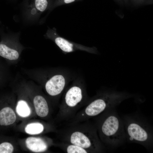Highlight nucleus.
Returning <instances> with one entry per match:
<instances>
[{
    "mask_svg": "<svg viewBox=\"0 0 153 153\" xmlns=\"http://www.w3.org/2000/svg\"><path fill=\"white\" fill-rule=\"evenodd\" d=\"M13 150V146L10 143L3 142L0 143V153H11Z\"/></svg>",
    "mask_w": 153,
    "mask_h": 153,
    "instance_id": "16",
    "label": "nucleus"
},
{
    "mask_svg": "<svg viewBox=\"0 0 153 153\" xmlns=\"http://www.w3.org/2000/svg\"><path fill=\"white\" fill-rule=\"evenodd\" d=\"M20 33H13L0 27V57L10 66L17 64L20 61L25 48L19 40Z\"/></svg>",
    "mask_w": 153,
    "mask_h": 153,
    "instance_id": "7",
    "label": "nucleus"
},
{
    "mask_svg": "<svg viewBox=\"0 0 153 153\" xmlns=\"http://www.w3.org/2000/svg\"><path fill=\"white\" fill-rule=\"evenodd\" d=\"M58 146L67 153H89L87 150L79 146L63 142L60 141Z\"/></svg>",
    "mask_w": 153,
    "mask_h": 153,
    "instance_id": "12",
    "label": "nucleus"
},
{
    "mask_svg": "<svg viewBox=\"0 0 153 153\" xmlns=\"http://www.w3.org/2000/svg\"><path fill=\"white\" fill-rule=\"evenodd\" d=\"M16 119L15 113L11 108L4 107L0 109V126H6L14 123Z\"/></svg>",
    "mask_w": 153,
    "mask_h": 153,
    "instance_id": "10",
    "label": "nucleus"
},
{
    "mask_svg": "<svg viewBox=\"0 0 153 153\" xmlns=\"http://www.w3.org/2000/svg\"><path fill=\"white\" fill-rule=\"evenodd\" d=\"M26 143L27 148L34 152H44L48 148L47 143L43 139L40 138L28 137L26 141Z\"/></svg>",
    "mask_w": 153,
    "mask_h": 153,
    "instance_id": "9",
    "label": "nucleus"
},
{
    "mask_svg": "<svg viewBox=\"0 0 153 153\" xmlns=\"http://www.w3.org/2000/svg\"><path fill=\"white\" fill-rule=\"evenodd\" d=\"M23 74L29 80L42 87L51 97L58 98L65 90L67 83V76L51 68H22Z\"/></svg>",
    "mask_w": 153,
    "mask_h": 153,
    "instance_id": "4",
    "label": "nucleus"
},
{
    "mask_svg": "<svg viewBox=\"0 0 153 153\" xmlns=\"http://www.w3.org/2000/svg\"><path fill=\"white\" fill-rule=\"evenodd\" d=\"M89 120L60 124V141L79 146L89 153H101L105 147L99 137L94 123Z\"/></svg>",
    "mask_w": 153,
    "mask_h": 153,
    "instance_id": "1",
    "label": "nucleus"
},
{
    "mask_svg": "<svg viewBox=\"0 0 153 153\" xmlns=\"http://www.w3.org/2000/svg\"><path fill=\"white\" fill-rule=\"evenodd\" d=\"M126 3L130 2L135 5H141L143 4L152 3V0H124Z\"/></svg>",
    "mask_w": 153,
    "mask_h": 153,
    "instance_id": "17",
    "label": "nucleus"
},
{
    "mask_svg": "<svg viewBox=\"0 0 153 153\" xmlns=\"http://www.w3.org/2000/svg\"><path fill=\"white\" fill-rule=\"evenodd\" d=\"M116 0L118 1H124V0Z\"/></svg>",
    "mask_w": 153,
    "mask_h": 153,
    "instance_id": "19",
    "label": "nucleus"
},
{
    "mask_svg": "<svg viewBox=\"0 0 153 153\" xmlns=\"http://www.w3.org/2000/svg\"><path fill=\"white\" fill-rule=\"evenodd\" d=\"M43 125L39 122L31 123L27 124L25 128V131L31 135L38 134L42 133L44 129Z\"/></svg>",
    "mask_w": 153,
    "mask_h": 153,
    "instance_id": "15",
    "label": "nucleus"
},
{
    "mask_svg": "<svg viewBox=\"0 0 153 153\" xmlns=\"http://www.w3.org/2000/svg\"><path fill=\"white\" fill-rule=\"evenodd\" d=\"M33 103L37 114L42 118L46 117L49 113V107L47 100L42 95L37 94L33 98Z\"/></svg>",
    "mask_w": 153,
    "mask_h": 153,
    "instance_id": "8",
    "label": "nucleus"
},
{
    "mask_svg": "<svg viewBox=\"0 0 153 153\" xmlns=\"http://www.w3.org/2000/svg\"><path fill=\"white\" fill-rule=\"evenodd\" d=\"M134 95L125 92L112 90L99 92L89 99L86 104L67 123H76L89 120L104 111L115 108L123 101Z\"/></svg>",
    "mask_w": 153,
    "mask_h": 153,
    "instance_id": "3",
    "label": "nucleus"
},
{
    "mask_svg": "<svg viewBox=\"0 0 153 153\" xmlns=\"http://www.w3.org/2000/svg\"><path fill=\"white\" fill-rule=\"evenodd\" d=\"M89 99L82 84L75 83L68 88L63 94L57 116L60 124L72 119Z\"/></svg>",
    "mask_w": 153,
    "mask_h": 153,
    "instance_id": "6",
    "label": "nucleus"
},
{
    "mask_svg": "<svg viewBox=\"0 0 153 153\" xmlns=\"http://www.w3.org/2000/svg\"><path fill=\"white\" fill-rule=\"evenodd\" d=\"M16 110L18 114L23 117L28 116L31 112L30 107L27 102L22 99H20L18 101Z\"/></svg>",
    "mask_w": 153,
    "mask_h": 153,
    "instance_id": "13",
    "label": "nucleus"
},
{
    "mask_svg": "<svg viewBox=\"0 0 153 153\" xmlns=\"http://www.w3.org/2000/svg\"><path fill=\"white\" fill-rule=\"evenodd\" d=\"M127 141L140 144L152 152L153 132L152 125L145 118L137 115H127L122 118Z\"/></svg>",
    "mask_w": 153,
    "mask_h": 153,
    "instance_id": "5",
    "label": "nucleus"
},
{
    "mask_svg": "<svg viewBox=\"0 0 153 153\" xmlns=\"http://www.w3.org/2000/svg\"><path fill=\"white\" fill-rule=\"evenodd\" d=\"M75 0H64V2L66 3H69L74 1Z\"/></svg>",
    "mask_w": 153,
    "mask_h": 153,
    "instance_id": "18",
    "label": "nucleus"
},
{
    "mask_svg": "<svg viewBox=\"0 0 153 153\" xmlns=\"http://www.w3.org/2000/svg\"><path fill=\"white\" fill-rule=\"evenodd\" d=\"M9 65L0 57V88L10 83L12 79Z\"/></svg>",
    "mask_w": 153,
    "mask_h": 153,
    "instance_id": "11",
    "label": "nucleus"
},
{
    "mask_svg": "<svg viewBox=\"0 0 153 153\" xmlns=\"http://www.w3.org/2000/svg\"><path fill=\"white\" fill-rule=\"evenodd\" d=\"M54 41L56 44L64 52H70L74 50L73 44L63 38L57 37L55 39Z\"/></svg>",
    "mask_w": 153,
    "mask_h": 153,
    "instance_id": "14",
    "label": "nucleus"
},
{
    "mask_svg": "<svg viewBox=\"0 0 153 153\" xmlns=\"http://www.w3.org/2000/svg\"><path fill=\"white\" fill-rule=\"evenodd\" d=\"M93 118L99 137L105 148H115L127 141L123 121L115 108L108 110Z\"/></svg>",
    "mask_w": 153,
    "mask_h": 153,
    "instance_id": "2",
    "label": "nucleus"
}]
</instances>
